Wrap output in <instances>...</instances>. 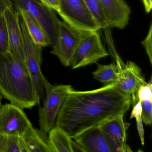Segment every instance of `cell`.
Masks as SVG:
<instances>
[{
  "label": "cell",
  "mask_w": 152,
  "mask_h": 152,
  "mask_svg": "<svg viewBox=\"0 0 152 152\" xmlns=\"http://www.w3.org/2000/svg\"><path fill=\"white\" fill-rule=\"evenodd\" d=\"M108 27L122 29L128 24L131 9L124 0H99Z\"/></svg>",
  "instance_id": "obj_13"
},
{
  "label": "cell",
  "mask_w": 152,
  "mask_h": 152,
  "mask_svg": "<svg viewBox=\"0 0 152 152\" xmlns=\"http://www.w3.org/2000/svg\"><path fill=\"white\" fill-rule=\"evenodd\" d=\"M3 14L8 33L10 52L17 58L25 62L24 39L19 14L13 4L6 9Z\"/></svg>",
  "instance_id": "obj_11"
},
{
  "label": "cell",
  "mask_w": 152,
  "mask_h": 152,
  "mask_svg": "<svg viewBox=\"0 0 152 152\" xmlns=\"http://www.w3.org/2000/svg\"><path fill=\"white\" fill-rule=\"evenodd\" d=\"M0 93L11 104L31 109L36 100L25 63L10 52L0 55Z\"/></svg>",
  "instance_id": "obj_2"
},
{
  "label": "cell",
  "mask_w": 152,
  "mask_h": 152,
  "mask_svg": "<svg viewBox=\"0 0 152 152\" xmlns=\"http://www.w3.org/2000/svg\"><path fill=\"white\" fill-rule=\"evenodd\" d=\"M25 25L28 34L34 42L43 47L51 45L49 37L41 25L28 11L23 10H16Z\"/></svg>",
  "instance_id": "obj_16"
},
{
  "label": "cell",
  "mask_w": 152,
  "mask_h": 152,
  "mask_svg": "<svg viewBox=\"0 0 152 152\" xmlns=\"http://www.w3.org/2000/svg\"><path fill=\"white\" fill-rule=\"evenodd\" d=\"M146 83L139 66L134 62L129 61L118 70L115 84L122 92L132 96Z\"/></svg>",
  "instance_id": "obj_12"
},
{
  "label": "cell",
  "mask_w": 152,
  "mask_h": 152,
  "mask_svg": "<svg viewBox=\"0 0 152 152\" xmlns=\"http://www.w3.org/2000/svg\"><path fill=\"white\" fill-rule=\"evenodd\" d=\"M48 134L51 152H73L72 139L64 130L55 126Z\"/></svg>",
  "instance_id": "obj_17"
},
{
  "label": "cell",
  "mask_w": 152,
  "mask_h": 152,
  "mask_svg": "<svg viewBox=\"0 0 152 152\" xmlns=\"http://www.w3.org/2000/svg\"><path fill=\"white\" fill-rule=\"evenodd\" d=\"M152 26L151 25L149 31L145 39L142 42V44L145 50L146 54L149 58L150 64H152Z\"/></svg>",
  "instance_id": "obj_24"
},
{
  "label": "cell",
  "mask_w": 152,
  "mask_h": 152,
  "mask_svg": "<svg viewBox=\"0 0 152 152\" xmlns=\"http://www.w3.org/2000/svg\"><path fill=\"white\" fill-rule=\"evenodd\" d=\"M3 97L1 96V94L0 93V108L1 107V106H2V100Z\"/></svg>",
  "instance_id": "obj_29"
},
{
  "label": "cell",
  "mask_w": 152,
  "mask_h": 152,
  "mask_svg": "<svg viewBox=\"0 0 152 152\" xmlns=\"http://www.w3.org/2000/svg\"><path fill=\"white\" fill-rule=\"evenodd\" d=\"M0 152H26L21 136L0 134Z\"/></svg>",
  "instance_id": "obj_19"
},
{
  "label": "cell",
  "mask_w": 152,
  "mask_h": 152,
  "mask_svg": "<svg viewBox=\"0 0 152 152\" xmlns=\"http://www.w3.org/2000/svg\"><path fill=\"white\" fill-rule=\"evenodd\" d=\"M42 4L55 10L57 13L60 10L59 0H39Z\"/></svg>",
  "instance_id": "obj_26"
},
{
  "label": "cell",
  "mask_w": 152,
  "mask_h": 152,
  "mask_svg": "<svg viewBox=\"0 0 152 152\" xmlns=\"http://www.w3.org/2000/svg\"><path fill=\"white\" fill-rule=\"evenodd\" d=\"M142 105V121L146 125H151L152 122V100L140 101Z\"/></svg>",
  "instance_id": "obj_23"
},
{
  "label": "cell",
  "mask_w": 152,
  "mask_h": 152,
  "mask_svg": "<svg viewBox=\"0 0 152 152\" xmlns=\"http://www.w3.org/2000/svg\"><path fill=\"white\" fill-rule=\"evenodd\" d=\"M20 21L24 39L25 63L31 80L36 105H39L45 98L47 80L42 72V47L34 43L31 39L20 17Z\"/></svg>",
  "instance_id": "obj_3"
},
{
  "label": "cell",
  "mask_w": 152,
  "mask_h": 152,
  "mask_svg": "<svg viewBox=\"0 0 152 152\" xmlns=\"http://www.w3.org/2000/svg\"><path fill=\"white\" fill-rule=\"evenodd\" d=\"M45 96L39 110L40 130L46 134L55 127L61 107L72 88L69 85H52L45 81Z\"/></svg>",
  "instance_id": "obj_4"
},
{
  "label": "cell",
  "mask_w": 152,
  "mask_h": 152,
  "mask_svg": "<svg viewBox=\"0 0 152 152\" xmlns=\"http://www.w3.org/2000/svg\"><path fill=\"white\" fill-rule=\"evenodd\" d=\"M136 119V122H137V129L140 138L141 143L143 145L145 144V140H144V129L143 127V121H142L141 115H136L134 117Z\"/></svg>",
  "instance_id": "obj_25"
},
{
  "label": "cell",
  "mask_w": 152,
  "mask_h": 152,
  "mask_svg": "<svg viewBox=\"0 0 152 152\" xmlns=\"http://www.w3.org/2000/svg\"><path fill=\"white\" fill-rule=\"evenodd\" d=\"M109 55L101 42L98 31H89L81 41L72 61V69L96 63Z\"/></svg>",
  "instance_id": "obj_8"
},
{
  "label": "cell",
  "mask_w": 152,
  "mask_h": 152,
  "mask_svg": "<svg viewBox=\"0 0 152 152\" xmlns=\"http://www.w3.org/2000/svg\"><path fill=\"white\" fill-rule=\"evenodd\" d=\"M21 137L26 152H52L48 134L32 125Z\"/></svg>",
  "instance_id": "obj_15"
},
{
  "label": "cell",
  "mask_w": 152,
  "mask_h": 152,
  "mask_svg": "<svg viewBox=\"0 0 152 152\" xmlns=\"http://www.w3.org/2000/svg\"><path fill=\"white\" fill-rule=\"evenodd\" d=\"M12 4L11 0H0V14L4 13L6 9Z\"/></svg>",
  "instance_id": "obj_27"
},
{
  "label": "cell",
  "mask_w": 152,
  "mask_h": 152,
  "mask_svg": "<svg viewBox=\"0 0 152 152\" xmlns=\"http://www.w3.org/2000/svg\"><path fill=\"white\" fill-rule=\"evenodd\" d=\"M124 114H118L99 126L112 152H132L127 143L126 132L130 123L124 122Z\"/></svg>",
  "instance_id": "obj_10"
},
{
  "label": "cell",
  "mask_w": 152,
  "mask_h": 152,
  "mask_svg": "<svg viewBox=\"0 0 152 152\" xmlns=\"http://www.w3.org/2000/svg\"><path fill=\"white\" fill-rule=\"evenodd\" d=\"M132 105L136 104L138 101L145 100H152V78L150 81L142 85L137 91L136 94L132 96Z\"/></svg>",
  "instance_id": "obj_22"
},
{
  "label": "cell",
  "mask_w": 152,
  "mask_h": 152,
  "mask_svg": "<svg viewBox=\"0 0 152 152\" xmlns=\"http://www.w3.org/2000/svg\"><path fill=\"white\" fill-rule=\"evenodd\" d=\"M89 12L100 29H106L108 25L99 0H83Z\"/></svg>",
  "instance_id": "obj_20"
},
{
  "label": "cell",
  "mask_w": 152,
  "mask_h": 152,
  "mask_svg": "<svg viewBox=\"0 0 152 152\" xmlns=\"http://www.w3.org/2000/svg\"><path fill=\"white\" fill-rule=\"evenodd\" d=\"M92 74L94 79L104 85L115 83L118 77V67L115 63L108 65L97 64V68Z\"/></svg>",
  "instance_id": "obj_18"
},
{
  "label": "cell",
  "mask_w": 152,
  "mask_h": 152,
  "mask_svg": "<svg viewBox=\"0 0 152 152\" xmlns=\"http://www.w3.org/2000/svg\"><path fill=\"white\" fill-rule=\"evenodd\" d=\"M59 1L60 10L57 13L65 22L82 31L100 30L83 0H59Z\"/></svg>",
  "instance_id": "obj_7"
},
{
  "label": "cell",
  "mask_w": 152,
  "mask_h": 152,
  "mask_svg": "<svg viewBox=\"0 0 152 152\" xmlns=\"http://www.w3.org/2000/svg\"><path fill=\"white\" fill-rule=\"evenodd\" d=\"M10 52L9 39L3 13L0 14V55Z\"/></svg>",
  "instance_id": "obj_21"
},
{
  "label": "cell",
  "mask_w": 152,
  "mask_h": 152,
  "mask_svg": "<svg viewBox=\"0 0 152 152\" xmlns=\"http://www.w3.org/2000/svg\"><path fill=\"white\" fill-rule=\"evenodd\" d=\"M11 1L16 10H26L39 22L49 37L53 47L56 42L60 21L56 11L37 0Z\"/></svg>",
  "instance_id": "obj_6"
},
{
  "label": "cell",
  "mask_w": 152,
  "mask_h": 152,
  "mask_svg": "<svg viewBox=\"0 0 152 152\" xmlns=\"http://www.w3.org/2000/svg\"><path fill=\"white\" fill-rule=\"evenodd\" d=\"M132 102V96L122 92L115 83L87 91L72 88L59 111L55 126L72 139L115 115H124Z\"/></svg>",
  "instance_id": "obj_1"
},
{
  "label": "cell",
  "mask_w": 152,
  "mask_h": 152,
  "mask_svg": "<svg viewBox=\"0 0 152 152\" xmlns=\"http://www.w3.org/2000/svg\"><path fill=\"white\" fill-rule=\"evenodd\" d=\"M89 31L79 30L64 21H59L56 42L50 53L56 56L64 66H69L81 41Z\"/></svg>",
  "instance_id": "obj_5"
},
{
  "label": "cell",
  "mask_w": 152,
  "mask_h": 152,
  "mask_svg": "<svg viewBox=\"0 0 152 152\" xmlns=\"http://www.w3.org/2000/svg\"><path fill=\"white\" fill-rule=\"evenodd\" d=\"M31 125L20 107L10 103L2 105L0 108V134L21 136Z\"/></svg>",
  "instance_id": "obj_9"
},
{
  "label": "cell",
  "mask_w": 152,
  "mask_h": 152,
  "mask_svg": "<svg viewBox=\"0 0 152 152\" xmlns=\"http://www.w3.org/2000/svg\"><path fill=\"white\" fill-rule=\"evenodd\" d=\"M145 10L147 13H150L152 8V0H142Z\"/></svg>",
  "instance_id": "obj_28"
},
{
  "label": "cell",
  "mask_w": 152,
  "mask_h": 152,
  "mask_svg": "<svg viewBox=\"0 0 152 152\" xmlns=\"http://www.w3.org/2000/svg\"><path fill=\"white\" fill-rule=\"evenodd\" d=\"M72 139L84 152H112L99 125L85 130Z\"/></svg>",
  "instance_id": "obj_14"
}]
</instances>
